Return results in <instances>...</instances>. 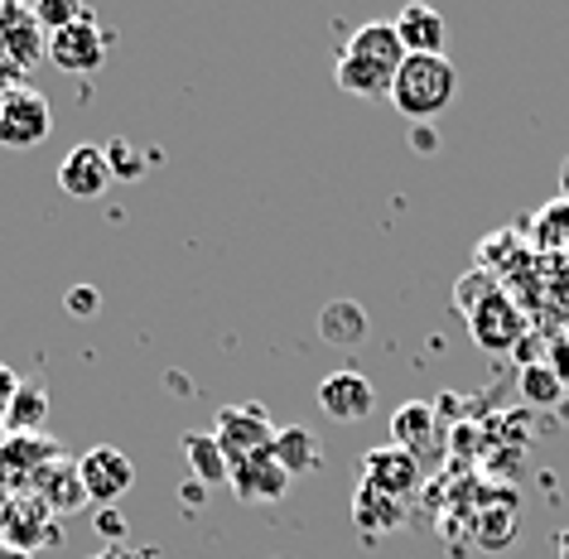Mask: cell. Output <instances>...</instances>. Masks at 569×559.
Segmentation results:
<instances>
[{"label":"cell","instance_id":"33","mask_svg":"<svg viewBox=\"0 0 569 559\" xmlns=\"http://www.w3.org/2000/svg\"><path fill=\"white\" fill-rule=\"evenodd\" d=\"M0 559H39L30 550H16V545H0Z\"/></svg>","mask_w":569,"mask_h":559},{"label":"cell","instance_id":"36","mask_svg":"<svg viewBox=\"0 0 569 559\" xmlns=\"http://www.w3.org/2000/svg\"><path fill=\"white\" fill-rule=\"evenodd\" d=\"M560 559H569V530H565V536H560Z\"/></svg>","mask_w":569,"mask_h":559},{"label":"cell","instance_id":"12","mask_svg":"<svg viewBox=\"0 0 569 559\" xmlns=\"http://www.w3.org/2000/svg\"><path fill=\"white\" fill-rule=\"evenodd\" d=\"M468 333H473L478 348H488V352H507V348H517L521 333H526V313H521L517 305H511L507 295H492L478 313H468Z\"/></svg>","mask_w":569,"mask_h":559},{"label":"cell","instance_id":"27","mask_svg":"<svg viewBox=\"0 0 569 559\" xmlns=\"http://www.w3.org/2000/svg\"><path fill=\"white\" fill-rule=\"evenodd\" d=\"M63 309L73 313V319H92V313L102 309V295H97L92 285H73V290L63 295Z\"/></svg>","mask_w":569,"mask_h":559},{"label":"cell","instance_id":"10","mask_svg":"<svg viewBox=\"0 0 569 559\" xmlns=\"http://www.w3.org/2000/svg\"><path fill=\"white\" fill-rule=\"evenodd\" d=\"M232 492L237 501H247V507H266V501H280L284 492H290V472L280 468V458L276 449H261V453H251V458H241V463H232Z\"/></svg>","mask_w":569,"mask_h":559},{"label":"cell","instance_id":"19","mask_svg":"<svg viewBox=\"0 0 569 559\" xmlns=\"http://www.w3.org/2000/svg\"><path fill=\"white\" fill-rule=\"evenodd\" d=\"M319 338L329 342V348H358V342L367 338V309L358 305V299H333V305H323Z\"/></svg>","mask_w":569,"mask_h":559},{"label":"cell","instance_id":"21","mask_svg":"<svg viewBox=\"0 0 569 559\" xmlns=\"http://www.w3.org/2000/svg\"><path fill=\"white\" fill-rule=\"evenodd\" d=\"M44 420H49V391L34 381H20L16 400L6 410V435H44Z\"/></svg>","mask_w":569,"mask_h":559},{"label":"cell","instance_id":"4","mask_svg":"<svg viewBox=\"0 0 569 559\" xmlns=\"http://www.w3.org/2000/svg\"><path fill=\"white\" fill-rule=\"evenodd\" d=\"M63 443L49 439V435H6L0 443V482L10 487V492H34L39 482H44V472L53 463H63Z\"/></svg>","mask_w":569,"mask_h":559},{"label":"cell","instance_id":"5","mask_svg":"<svg viewBox=\"0 0 569 559\" xmlns=\"http://www.w3.org/2000/svg\"><path fill=\"white\" fill-rule=\"evenodd\" d=\"M34 10L24 6H0V82L16 88V78H24L39 59H49V44L39 39Z\"/></svg>","mask_w":569,"mask_h":559},{"label":"cell","instance_id":"26","mask_svg":"<svg viewBox=\"0 0 569 559\" xmlns=\"http://www.w3.org/2000/svg\"><path fill=\"white\" fill-rule=\"evenodd\" d=\"M102 150H107L111 174H121V179H140V174H146V164H150V154H146V160H136V150L126 146V140H111V146H102Z\"/></svg>","mask_w":569,"mask_h":559},{"label":"cell","instance_id":"28","mask_svg":"<svg viewBox=\"0 0 569 559\" xmlns=\"http://www.w3.org/2000/svg\"><path fill=\"white\" fill-rule=\"evenodd\" d=\"M97 536H102V540H111V545H126V536H131V526H126V516L121 511H97Z\"/></svg>","mask_w":569,"mask_h":559},{"label":"cell","instance_id":"29","mask_svg":"<svg viewBox=\"0 0 569 559\" xmlns=\"http://www.w3.org/2000/svg\"><path fill=\"white\" fill-rule=\"evenodd\" d=\"M16 391H20V377L6 362H0V420H6V410H10V400H16Z\"/></svg>","mask_w":569,"mask_h":559},{"label":"cell","instance_id":"20","mask_svg":"<svg viewBox=\"0 0 569 559\" xmlns=\"http://www.w3.org/2000/svg\"><path fill=\"white\" fill-rule=\"evenodd\" d=\"M34 492L49 501L59 521H63V516H73V511H82V507H88V492H82V478H78V458H63V463H53Z\"/></svg>","mask_w":569,"mask_h":559},{"label":"cell","instance_id":"7","mask_svg":"<svg viewBox=\"0 0 569 559\" xmlns=\"http://www.w3.org/2000/svg\"><path fill=\"white\" fill-rule=\"evenodd\" d=\"M0 545H16V550H30V555L39 545H63V521L39 492H20L0 511Z\"/></svg>","mask_w":569,"mask_h":559},{"label":"cell","instance_id":"22","mask_svg":"<svg viewBox=\"0 0 569 559\" xmlns=\"http://www.w3.org/2000/svg\"><path fill=\"white\" fill-rule=\"evenodd\" d=\"M183 458H189L193 478L203 487H218V482L232 478V463H227L222 443L212 439V429H208V435H183Z\"/></svg>","mask_w":569,"mask_h":559},{"label":"cell","instance_id":"8","mask_svg":"<svg viewBox=\"0 0 569 559\" xmlns=\"http://www.w3.org/2000/svg\"><path fill=\"white\" fill-rule=\"evenodd\" d=\"M78 478L88 501H102V507H117V501L136 487V463L131 453H121L117 443H97L78 458Z\"/></svg>","mask_w":569,"mask_h":559},{"label":"cell","instance_id":"2","mask_svg":"<svg viewBox=\"0 0 569 559\" xmlns=\"http://www.w3.org/2000/svg\"><path fill=\"white\" fill-rule=\"evenodd\" d=\"M111 49H117V34L97 24V10H82L78 24H68V30L49 34V63L63 68V73H78V78L97 73V68L107 63Z\"/></svg>","mask_w":569,"mask_h":559},{"label":"cell","instance_id":"18","mask_svg":"<svg viewBox=\"0 0 569 559\" xmlns=\"http://www.w3.org/2000/svg\"><path fill=\"white\" fill-rule=\"evenodd\" d=\"M406 521V501H396L387 492H372V487H358V501H352V526L362 530V540H377Z\"/></svg>","mask_w":569,"mask_h":559},{"label":"cell","instance_id":"13","mask_svg":"<svg viewBox=\"0 0 569 559\" xmlns=\"http://www.w3.org/2000/svg\"><path fill=\"white\" fill-rule=\"evenodd\" d=\"M111 183V164H107V150L102 146H73L63 154L59 164V189L68 198H82V203H92V198H102Z\"/></svg>","mask_w":569,"mask_h":559},{"label":"cell","instance_id":"34","mask_svg":"<svg viewBox=\"0 0 569 559\" xmlns=\"http://www.w3.org/2000/svg\"><path fill=\"white\" fill-rule=\"evenodd\" d=\"M560 193H565V203H569V160L560 164Z\"/></svg>","mask_w":569,"mask_h":559},{"label":"cell","instance_id":"17","mask_svg":"<svg viewBox=\"0 0 569 559\" xmlns=\"http://www.w3.org/2000/svg\"><path fill=\"white\" fill-rule=\"evenodd\" d=\"M435 439H439V420L425 400H406V406L391 415V443L416 453L420 463H425V449H435Z\"/></svg>","mask_w":569,"mask_h":559},{"label":"cell","instance_id":"15","mask_svg":"<svg viewBox=\"0 0 569 559\" xmlns=\"http://www.w3.org/2000/svg\"><path fill=\"white\" fill-rule=\"evenodd\" d=\"M338 88L348 97H367V102H381V97H391V82H396V68L367 59V53H352L343 49L338 53V68H333Z\"/></svg>","mask_w":569,"mask_h":559},{"label":"cell","instance_id":"24","mask_svg":"<svg viewBox=\"0 0 569 559\" xmlns=\"http://www.w3.org/2000/svg\"><path fill=\"white\" fill-rule=\"evenodd\" d=\"M521 396L531 400V406H555V400L565 396V381L555 377V367H526L521 371Z\"/></svg>","mask_w":569,"mask_h":559},{"label":"cell","instance_id":"3","mask_svg":"<svg viewBox=\"0 0 569 559\" xmlns=\"http://www.w3.org/2000/svg\"><path fill=\"white\" fill-rule=\"evenodd\" d=\"M53 131V111H49V97L24 88H0V146L6 150H30L39 140H49Z\"/></svg>","mask_w":569,"mask_h":559},{"label":"cell","instance_id":"30","mask_svg":"<svg viewBox=\"0 0 569 559\" xmlns=\"http://www.w3.org/2000/svg\"><path fill=\"white\" fill-rule=\"evenodd\" d=\"M410 146H416L420 154L439 150V136H435V126H416V131H410Z\"/></svg>","mask_w":569,"mask_h":559},{"label":"cell","instance_id":"6","mask_svg":"<svg viewBox=\"0 0 569 559\" xmlns=\"http://www.w3.org/2000/svg\"><path fill=\"white\" fill-rule=\"evenodd\" d=\"M212 439L222 443L227 463H241V458H251V453H261L276 443V425H270L266 406L241 400V406H222L212 415Z\"/></svg>","mask_w":569,"mask_h":559},{"label":"cell","instance_id":"32","mask_svg":"<svg viewBox=\"0 0 569 559\" xmlns=\"http://www.w3.org/2000/svg\"><path fill=\"white\" fill-rule=\"evenodd\" d=\"M550 367H555V377H560V381L569 386V348H560V352H555V362H550Z\"/></svg>","mask_w":569,"mask_h":559},{"label":"cell","instance_id":"25","mask_svg":"<svg viewBox=\"0 0 569 559\" xmlns=\"http://www.w3.org/2000/svg\"><path fill=\"white\" fill-rule=\"evenodd\" d=\"M82 10H88V6H78V0H39L34 20H39V30H44V34H59V30H68V24L82 20Z\"/></svg>","mask_w":569,"mask_h":559},{"label":"cell","instance_id":"11","mask_svg":"<svg viewBox=\"0 0 569 559\" xmlns=\"http://www.w3.org/2000/svg\"><path fill=\"white\" fill-rule=\"evenodd\" d=\"M362 487L406 501L420 487V458L406 453V449H396V443H381V449H372L362 458Z\"/></svg>","mask_w":569,"mask_h":559},{"label":"cell","instance_id":"16","mask_svg":"<svg viewBox=\"0 0 569 559\" xmlns=\"http://www.w3.org/2000/svg\"><path fill=\"white\" fill-rule=\"evenodd\" d=\"M276 458H280V468L290 472V478H305V472H319L323 468V439L315 435L309 425H284L276 429Z\"/></svg>","mask_w":569,"mask_h":559},{"label":"cell","instance_id":"23","mask_svg":"<svg viewBox=\"0 0 569 559\" xmlns=\"http://www.w3.org/2000/svg\"><path fill=\"white\" fill-rule=\"evenodd\" d=\"M492 295H502V285H497L492 270H473V276H463L453 285V305H459V313H478Z\"/></svg>","mask_w":569,"mask_h":559},{"label":"cell","instance_id":"9","mask_svg":"<svg viewBox=\"0 0 569 559\" xmlns=\"http://www.w3.org/2000/svg\"><path fill=\"white\" fill-rule=\"evenodd\" d=\"M319 410L329 415L338 425H362L367 415L377 410V386L362 377V371H329V377L319 381Z\"/></svg>","mask_w":569,"mask_h":559},{"label":"cell","instance_id":"14","mask_svg":"<svg viewBox=\"0 0 569 559\" xmlns=\"http://www.w3.org/2000/svg\"><path fill=\"white\" fill-rule=\"evenodd\" d=\"M391 24H396V34H401L406 53H425V59H445L449 24H445V16H439L435 6H420V0H416V6H406Z\"/></svg>","mask_w":569,"mask_h":559},{"label":"cell","instance_id":"35","mask_svg":"<svg viewBox=\"0 0 569 559\" xmlns=\"http://www.w3.org/2000/svg\"><path fill=\"white\" fill-rule=\"evenodd\" d=\"M10 497H16V492H10V487H6V482H0V511H6V507H10Z\"/></svg>","mask_w":569,"mask_h":559},{"label":"cell","instance_id":"31","mask_svg":"<svg viewBox=\"0 0 569 559\" xmlns=\"http://www.w3.org/2000/svg\"><path fill=\"white\" fill-rule=\"evenodd\" d=\"M92 559H150L146 550H131V545H107L102 555H92Z\"/></svg>","mask_w":569,"mask_h":559},{"label":"cell","instance_id":"1","mask_svg":"<svg viewBox=\"0 0 569 559\" xmlns=\"http://www.w3.org/2000/svg\"><path fill=\"white\" fill-rule=\"evenodd\" d=\"M459 97V73L449 59H425V53H406L391 82V107L416 126H435Z\"/></svg>","mask_w":569,"mask_h":559}]
</instances>
